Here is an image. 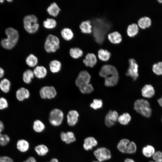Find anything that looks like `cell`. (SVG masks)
<instances>
[{
  "label": "cell",
  "mask_w": 162,
  "mask_h": 162,
  "mask_svg": "<svg viewBox=\"0 0 162 162\" xmlns=\"http://www.w3.org/2000/svg\"><path fill=\"white\" fill-rule=\"evenodd\" d=\"M91 23L92 31L95 40L99 44L103 42L105 35L110 28V25L106 20L101 18H94Z\"/></svg>",
  "instance_id": "cell-1"
},
{
  "label": "cell",
  "mask_w": 162,
  "mask_h": 162,
  "mask_svg": "<svg viewBox=\"0 0 162 162\" xmlns=\"http://www.w3.org/2000/svg\"><path fill=\"white\" fill-rule=\"evenodd\" d=\"M99 75L105 79V85L107 87L116 85L118 80L119 75L116 68L112 65L105 64L101 68Z\"/></svg>",
  "instance_id": "cell-2"
},
{
  "label": "cell",
  "mask_w": 162,
  "mask_h": 162,
  "mask_svg": "<svg viewBox=\"0 0 162 162\" xmlns=\"http://www.w3.org/2000/svg\"><path fill=\"white\" fill-rule=\"evenodd\" d=\"M5 32L7 38L2 40L1 45L5 49H11L15 46L18 41L19 37L18 32L16 29L12 27L6 28Z\"/></svg>",
  "instance_id": "cell-3"
},
{
  "label": "cell",
  "mask_w": 162,
  "mask_h": 162,
  "mask_svg": "<svg viewBox=\"0 0 162 162\" xmlns=\"http://www.w3.org/2000/svg\"><path fill=\"white\" fill-rule=\"evenodd\" d=\"M134 109L138 113L147 118H150L152 114V110L149 102L144 98L137 100L134 102Z\"/></svg>",
  "instance_id": "cell-4"
},
{
  "label": "cell",
  "mask_w": 162,
  "mask_h": 162,
  "mask_svg": "<svg viewBox=\"0 0 162 162\" xmlns=\"http://www.w3.org/2000/svg\"><path fill=\"white\" fill-rule=\"evenodd\" d=\"M24 27L28 33L33 34L38 30L39 24L37 17L34 15L30 14L25 16L23 19Z\"/></svg>",
  "instance_id": "cell-5"
},
{
  "label": "cell",
  "mask_w": 162,
  "mask_h": 162,
  "mask_svg": "<svg viewBox=\"0 0 162 162\" xmlns=\"http://www.w3.org/2000/svg\"><path fill=\"white\" fill-rule=\"evenodd\" d=\"M60 41L56 36L49 34L46 37L44 44V49L47 52H56L60 47Z\"/></svg>",
  "instance_id": "cell-6"
},
{
  "label": "cell",
  "mask_w": 162,
  "mask_h": 162,
  "mask_svg": "<svg viewBox=\"0 0 162 162\" xmlns=\"http://www.w3.org/2000/svg\"><path fill=\"white\" fill-rule=\"evenodd\" d=\"M93 154L97 160L100 162L109 160L112 157L111 153L110 150L104 147L97 148L94 151Z\"/></svg>",
  "instance_id": "cell-7"
},
{
  "label": "cell",
  "mask_w": 162,
  "mask_h": 162,
  "mask_svg": "<svg viewBox=\"0 0 162 162\" xmlns=\"http://www.w3.org/2000/svg\"><path fill=\"white\" fill-rule=\"evenodd\" d=\"M64 118L63 112L58 109H55L50 112L49 121L50 124L54 126H58L61 124Z\"/></svg>",
  "instance_id": "cell-8"
},
{
  "label": "cell",
  "mask_w": 162,
  "mask_h": 162,
  "mask_svg": "<svg viewBox=\"0 0 162 162\" xmlns=\"http://www.w3.org/2000/svg\"><path fill=\"white\" fill-rule=\"evenodd\" d=\"M129 67L126 73V75L131 77L134 80H136L139 76L138 65L136 61L131 58L129 60Z\"/></svg>",
  "instance_id": "cell-9"
},
{
  "label": "cell",
  "mask_w": 162,
  "mask_h": 162,
  "mask_svg": "<svg viewBox=\"0 0 162 162\" xmlns=\"http://www.w3.org/2000/svg\"><path fill=\"white\" fill-rule=\"evenodd\" d=\"M57 94L56 91L52 86H45L41 88L40 94L43 99H51L54 98Z\"/></svg>",
  "instance_id": "cell-10"
},
{
  "label": "cell",
  "mask_w": 162,
  "mask_h": 162,
  "mask_svg": "<svg viewBox=\"0 0 162 162\" xmlns=\"http://www.w3.org/2000/svg\"><path fill=\"white\" fill-rule=\"evenodd\" d=\"M91 78V76L88 71L82 70L80 72L76 80V85L79 87L82 85L89 83Z\"/></svg>",
  "instance_id": "cell-11"
},
{
  "label": "cell",
  "mask_w": 162,
  "mask_h": 162,
  "mask_svg": "<svg viewBox=\"0 0 162 162\" xmlns=\"http://www.w3.org/2000/svg\"><path fill=\"white\" fill-rule=\"evenodd\" d=\"M141 94L144 98H151L153 97L155 94L154 89L150 84H145L141 89Z\"/></svg>",
  "instance_id": "cell-12"
},
{
  "label": "cell",
  "mask_w": 162,
  "mask_h": 162,
  "mask_svg": "<svg viewBox=\"0 0 162 162\" xmlns=\"http://www.w3.org/2000/svg\"><path fill=\"white\" fill-rule=\"evenodd\" d=\"M98 144V141L95 138L92 136H88L84 140L83 147L86 151H88L97 146Z\"/></svg>",
  "instance_id": "cell-13"
},
{
  "label": "cell",
  "mask_w": 162,
  "mask_h": 162,
  "mask_svg": "<svg viewBox=\"0 0 162 162\" xmlns=\"http://www.w3.org/2000/svg\"><path fill=\"white\" fill-rule=\"evenodd\" d=\"M79 114L75 110L69 111L67 115V123L69 125L73 126L77 123L78 120Z\"/></svg>",
  "instance_id": "cell-14"
},
{
  "label": "cell",
  "mask_w": 162,
  "mask_h": 162,
  "mask_svg": "<svg viewBox=\"0 0 162 162\" xmlns=\"http://www.w3.org/2000/svg\"><path fill=\"white\" fill-rule=\"evenodd\" d=\"M60 137L62 141L67 144L74 142L76 140L74 134L70 131L66 132H62L60 134Z\"/></svg>",
  "instance_id": "cell-15"
},
{
  "label": "cell",
  "mask_w": 162,
  "mask_h": 162,
  "mask_svg": "<svg viewBox=\"0 0 162 162\" xmlns=\"http://www.w3.org/2000/svg\"><path fill=\"white\" fill-rule=\"evenodd\" d=\"M97 59L95 55L92 53H88L85 56L83 62L86 66L93 67L96 64Z\"/></svg>",
  "instance_id": "cell-16"
},
{
  "label": "cell",
  "mask_w": 162,
  "mask_h": 162,
  "mask_svg": "<svg viewBox=\"0 0 162 162\" xmlns=\"http://www.w3.org/2000/svg\"><path fill=\"white\" fill-rule=\"evenodd\" d=\"M81 32L83 33L89 34L92 31V26L91 21L89 20L81 22L79 25Z\"/></svg>",
  "instance_id": "cell-17"
},
{
  "label": "cell",
  "mask_w": 162,
  "mask_h": 162,
  "mask_svg": "<svg viewBox=\"0 0 162 162\" xmlns=\"http://www.w3.org/2000/svg\"><path fill=\"white\" fill-rule=\"evenodd\" d=\"M46 10L50 15L54 17L57 16L61 11L60 8L55 2L51 3Z\"/></svg>",
  "instance_id": "cell-18"
},
{
  "label": "cell",
  "mask_w": 162,
  "mask_h": 162,
  "mask_svg": "<svg viewBox=\"0 0 162 162\" xmlns=\"http://www.w3.org/2000/svg\"><path fill=\"white\" fill-rule=\"evenodd\" d=\"M130 141L126 138L121 139L118 143L117 148L118 150L121 153L126 154Z\"/></svg>",
  "instance_id": "cell-19"
},
{
  "label": "cell",
  "mask_w": 162,
  "mask_h": 162,
  "mask_svg": "<svg viewBox=\"0 0 162 162\" xmlns=\"http://www.w3.org/2000/svg\"><path fill=\"white\" fill-rule=\"evenodd\" d=\"M33 72L34 76L39 79L45 77L47 73L46 69L43 66H36L34 69Z\"/></svg>",
  "instance_id": "cell-20"
},
{
  "label": "cell",
  "mask_w": 162,
  "mask_h": 162,
  "mask_svg": "<svg viewBox=\"0 0 162 162\" xmlns=\"http://www.w3.org/2000/svg\"><path fill=\"white\" fill-rule=\"evenodd\" d=\"M108 38L112 43L115 44L119 43L122 40V35L117 31H114L109 34Z\"/></svg>",
  "instance_id": "cell-21"
},
{
  "label": "cell",
  "mask_w": 162,
  "mask_h": 162,
  "mask_svg": "<svg viewBox=\"0 0 162 162\" xmlns=\"http://www.w3.org/2000/svg\"><path fill=\"white\" fill-rule=\"evenodd\" d=\"M154 147L150 145L144 146L142 149V153L144 156L147 158L152 157L155 152Z\"/></svg>",
  "instance_id": "cell-22"
},
{
  "label": "cell",
  "mask_w": 162,
  "mask_h": 162,
  "mask_svg": "<svg viewBox=\"0 0 162 162\" xmlns=\"http://www.w3.org/2000/svg\"><path fill=\"white\" fill-rule=\"evenodd\" d=\"M16 97L19 101H21L29 98L30 94L28 89L24 88L19 89L16 92Z\"/></svg>",
  "instance_id": "cell-23"
},
{
  "label": "cell",
  "mask_w": 162,
  "mask_h": 162,
  "mask_svg": "<svg viewBox=\"0 0 162 162\" xmlns=\"http://www.w3.org/2000/svg\"><path fill=\"white\" fill-rule=\"evenodd\" d=\"M138 26L143 29L150 27L152 25V20L148 16H143L140 18L138 21Z\"/></svg>",
  "instance_id": "cell-24"
},
{
  "label": "cell",
  "mask_w": 162,
  "mask_h": 162,
  "mask_svg": "<svg viewBox=\"0 0 162 162\" xmlns=\"http://www.w3.org/2000/svg\"><path fill=\"white\" fill-rule=\"evenodd\" d=\"M61 34L62 37L67 41L71 40L74 37V34L72 30L68 27L62 28L61 31Z\"/></svg>",
  "instance_id": "cell-25"
},
{
  "label": "cell",
  "mask_w": 162,
  "mask_h": 162,
  "mask_svg": "<svg viewBox=\"0 0 162 162\" xmlns=\"http://www.w3.org/2000/svg\"><path fill=\"white\" fill-rule=\"evenodd\" d=\"M50 70L53 73H55L59 72L61 68V62L57 60L51 61L49 64Z\"/></svg>",
  "instance_id": "cell-26"
},
{
  "label": "cell",
  "mask_w": 162,
  "mask_h": 162,
  "mask_svg": "<svg viewBox=\"0 0 162 162\" xmlns=\"http://www.w3.org/2000/svg\"><path fill=\"white\" fill-rule=\"evenodd\" d=\"M138 25L135 23L129 25L127 27V32L128 35L130 37H134L139 32Z\"/></svg>",
  "instance_id": "cell-27"
},
{
  "label": "cell",
  "mask_w": 162,
  "mask_h": 162,
  "mask_svg": "<svg viewBox=\"0 0 162 162\" xmlns=\"http://www.w3.org/2000/svg\"><path fill=\"white\" fill-rule=\"evenodd\" d=\"M17 149L21 152H25L29 148V144L26 140L22 139L19 140L16 144Z\"/></svg>",
  "instance_id": "cell-28"
},
{
  "label": "cell",
  "mask_w": 162,
  "mask_h": 162,
  "mask_svg": "<svg viewBox=\"0 0 162 162\" xmlns=\"http://www.w3.org/2000/svg\"><path fill=\"white\" fill-rule=\"evenodd\" d=\"M69 53L70 56L74 59H77L81 57L83 54L82 49L78 47H72L70 49Z\"/></svg>",
  "instance_id": "cell-29"
},
{
  "label": "cell",
  "mask_w": 162,
  "mask_h": 162,
  "mask_svg": "<svg viewBox=\"0 0 162 162\" xmlns=\"http://www.w3.org/2000/svg\"><path fill=\"white\" fill-rule=\"evenodd\" d=\"M34 150L40 156H45L49 152L48 147L43 144H40L36 146Z\"/></svg>",
  "instance_id": "cell-30"
},
{
  "label": "cell",
  "mask_w": 162,
  "mask_h": 162,
  "mask_svg": "<svg viewBox=\"0 0 162 162\" xmlns=\"http://www.w3.org/2000/svg\"><path fill=\"white\" fill-rule=\"evenodd\" d=\"M4 129L3 124L0 122V145L4 146L7 145L10 140V138L7 134H2L1 132Z\"/></svg>",
  "instance_id": "cell-31"
},
{
  "label": "cell",
  "mask_w": 162,
  "mask_h": 162,
  "mask_svg": "<svg viewBox=\"0 0 162 162\" xmlns=\"http://www.w3.org/2000/svg\"><path fill=\"white\" fill-rule=\"evenodd\" d=\"M131 120V117L128 113H124L118 116V121L122 125H125L128 124Z\"/></svg>",
  "instance_id": "cell-32"
},
{
  "label": "cell",
  "mask_w": 162,
  "mask_h": 162,
  "mask_svg": "<svg viewBox=\"0 0 162 162\" xmlns=\"http://www.w3.org/2000/svg\"><path fill=\"white\" fill-rule=\"evenodd\" d=\"M111 53L106 50L100 49L98 51V56L101 60L106 61L108 60L111 56Z\"/></svg>",
  "instance_id": "cell-33"
},
{
  "label": "cell",
  "mask_w": 162,
  "mask_h": 162,
  "mask_svg": "<svg viewBox=\"0 0 162 162\" xmlns=\"http://www.w3.org/2000/svg\"><path fill=\"white\" fill-rule=\"evenodd\" d=\"M26 64L29 67L35 66L38 63V59L34 54H31L26 58Z\"/></svg>",
  "instance_id": "cell-34"
},
{
  "label": "cell",
  "mask_w": 162,
  "mask_h": 162,
  "mask_svg": "<svg viewBox=\"0 0 162 162\" xmlns=\"http://www.w3.org/2000/svg\"><path fill=\"white\" fill-rule=\"evenodd\" d=\"M56 20L52 18H47L43 22V25L45 28L48 29H53L57 25Z\"/></svg>",
  "instance_id": "cell-35"
},
{
  "label": "cell",
  "mask_w": 162,
  "mask_h": 162,
  "mask_svg": "<svg viewBox=\"0 0 162 162\" xmlns=\"http://www.w3.org/2000/svg\"><path fill=\"white\" fill-rule=\"evenodd\" d=\"M34 76L33 72L30 69H27L23 73V80L24 82L27 84H29Z\"/></svg>",
  "instance_id": "cell-36"
},
{
  "label": "cell",
  "mask_w": 162,
  "mask_h": 162,
  "mask_svg": "<svg viewBox=\"0 0 162 162\" xmlns=\"http://www.w3.org/2000/svg\"><path fill=\"white\" fill-rule=\"evenodd\" d=\"M152 70L153 72L158 76L162 75V61H159L152 65Z\"/></svg>",
  "instance_id": "cell-37"
},
{
  "label": "cell",
  "mask_w": 162,
  "mask_h": 162,
  "mask_svg": "<svg viewBox=\"0 0 162 162\" xmlns=\"http://www.w3.org/2000/svg\"><path fill=\"white\" fill-rule=\"evenodd\" d=\"M33 128L34 130L37 133H41L45 129V127L44 123L39 120L35 121L34 122Z\"/></svg>",
  "instance_id": "cell-38"
},
{
  "label": "cell",
  "mask_w": 162,
  "mask_h": 162,
  "mask_svg": "<svg viewBox=\"0 0 162 162\" xmlns=\"http://www.w3.org/2000/svg\"><path fill=\"white\" fill-rule=\"evenodd\" d=\"M10 83L7 79H4L0 83V88L2 91L5 92H8L10 88Z\"/></svg>",
  "instance_id": "cell-39"
},
{
  "label": "cell",
  "mask_w": 162,
  "mask_h": 162,
  "mask_svg": "<svg viewBox=\"0 0 162 162\" xmlns=\"http://www.w3.org/2000/svg\"><path fill=\"white\" fill-rule=\"evenodd\" d=\"M79 88L81 92L84 94L90 93L94 90L92 86L89 83L82 85Z\"/></svg>",
  "instance_id": "cell-40"
},
{
  "label": "cell",
  "mask_w": 162,
  "mask_h": 162,
  "mask_svg": "<svg viewBox=\"0 0 162 162\" xmlns=\"http://www.w3.org/2000/svg\"><path fill=\"white\" fill-rule=\"evenodd\" d=\"M110 120L115 123L118 121V113L116 111L110 110L106 116Z\"/></svg>",
  "instance_id": "cell-41"
},
{
  "label": "cell",
  "mask_w": 162,
  "mask_h": 162,
  "mask_svg": "<svg viewBox=\"0 0 162 162\" xmlns=\"http://www.w3.org/2000/svg\"><path fill=\"white\" fill-rule=\"evenodd\" d=\"M137 149L136 143L133 141H130L128 148L127 153V154H133L136 151Z\"/></svg>",
  "instance_id": "cell-42"
},
{
  "label": "cell",
  "mask_w": 162,
  "mask_h": 162,
  "mask_svg": "<svg viewBox=\"0 0 162 162\" xmlns=\"http://www.w3.org/2000/svg\"><path fill=\"white\" fill-rule=\"evenodd\" d=\"M103 105V102L101 100L94 99L90 104V106L91 108L96 110L101 108Z\"/></svg>",
  "instance_id": "cell-43"
},
{
  "label": "cell",
  "mask_w": 162,
  "mask_h": 162,
  "mask_svg": "<svg viewBox=\"0 0 162 162\" xmlns=\"http://www.w3.org/2000/svg\"><path fill=\"white\" fill-rule=\"evenodd\" d=\"M153 160L157 162H162V152L158 151L155 152L152 157Z\"/></svg>",
  "instance_id": "cell-44"
},
{
  "label": "cell",
  "mask_w": 162,
  "mask_h": 162,
  "mask_svg": "<svg viewBox=\"0 0 162 162\" xmlns=\"http://www.w3.org/2000/svg\"><path fill=\"white\" fill-rule=\"evenodd\" d=\"M8 103L6 100L3 98H0V110H3L7 108Z\"/></svg>",
  "instance_id": "cell-45"
},
{
  "label": "cell",
  "mask_w": 162,
  "mask_h": 162,
  "mask_svg": "<svg viewBox=\"0 0 162 162\" xmlns=\"http://www.w3.org/2000/svg\"><path fill=\"white\" fill-rule=\"evenodd\" d=\"M0 162H14L13 160L8 157L6 156L0 157Z\"/></svg>",
  "instance_id": "cell-46"
},
{
  "label": "cell",
  "mask_w": 162,
  "mask_h": 162,
  "mask_svg": "<svg viewBox=\"0 0 162 162\" xmlns=\"http://www.w3.org/2000/svg\"><path fill=\"white\" fill-rule=\"evenodd\" d=\"M104 122L106 125L108 127H110L113 126L115 123L110 120L106 116L105 118Z\"/></svg>",
  "instance_id": "cell-47"
},
{
  "label": "cell",
  "mask_w": 162,
  "mask_h": 162,
  "mask_svg": "<svg viewBox=\"0 0 162 162\" xmlns=\"http://www.w3.org/2000/svg\"><path fill=\"white\" fill-rule=\"evenodd\" d=\"M23 162H37V161L34 157H30Z\"/></svg>",
  "instance_id": "cell-48"
},
{
  "label": "cell",
  "mask_w": 162,
  "mask_h": 162,
  "mask_svg": "<svg viewBox=\"0 0 162 162\" xmlns=\"http://www.w3.org/2000/svg\"><path fill=\"white\" fill-rule=\"evenodd\" d=\"M124 162H136L132 158H127L125 159Z\"/></svg>",
  "instance_id": "cell-49"
},
{
  "label": "cell",
  "mask_w": 162,
  "mask_h": 162,
  "mask_svg": "<svg viewBox=\"0 0 162 162\" xmlns=\"http://www.w3.org/2000/svg\"><path fill=\"white\" fill-rule=\"evenodd\" d=\"M157 101L160 106L162 108V98H160L158 99Z\"/></svg>",
  "instance_id": "cell-50"
},
{
  "label": "cell",
  "mask_w": 162,
  "mask_h": 162,
  "mask_svg": "<svg viewBox=\"0 0 162 162\" xmlns=\"http://www.w3.org/2000/svg\"><path fill=\"white\" fill-rule=\"evenodd\" d=\"M4 73V70L0 67V78H2L3 76Z\"/></svg>",
  "instance_id": "cell-51"
},
{
  "label": "cell",
  "mask_w": 162,
  "mask_h": 162,
  "mask_svg": "<svg viewBox=\"0 0 162 162\" xmlns=\"http://www.w3.org/2000/svg\"><path fill=\"white\" fill-rule=\"evenodd\" d=\"M59 162L58 159L56 158H53L49 162Z\"/></svg>",
  "instance_id": "cell-52"
},
{
  "label": "cell",
  "mask_w": 162,
  "mask_h": 162,
  "mask_svg": "<svg viewBox=\"0 0 162 162\" xmlns=\"http://www.w3.org/2000/svg\"><path fill=\"white\" fill-rule=\"evenodd\" d=\"M158 1L159 3L162 4V0H158Z\"/></svg>",
  "instance_id": "cell-53"
},
{
  "label": "cell",
  "mask_w": 162,
  "mask_h": 162,
  "mask_svg": "<svg viewBox=\"0 0 162 162\" xmlns=\"http://www.w3.org/2000/svg\"><path fill=\"white\" fill-rule=\"evenodd\" d=\"M149 162H157L153 160H151L149 161Z\"/></svg>",
  "instance_id": "cell-54"
},
{
  "label": "cell",
  "mask_w": 162,
  "mask_h": 162,
  "mask_svg": "<svg viewBox=\"0 0 162 162\" xmlns=\"http://www.w3.org/2000/svg\"><path fill=\"white\" fill-rule=\"evenodd\" d=\"M4 1L3 0H0V2H1V3H2V2H4Z\"/></svg>",
  "instance_id": "cell-55"
},
{
  "label": "cell",
  "mask_w": 162,
  "mask_h": 162,
  "mask_svg": "<svg viewBox=\"0 0 162 162\" xmlns=\"http://www.w3.org/2000/svg\"><path fill=\"white\" fill-rule=\"evenodd\" d=\"M92 162H99L98 160H95V161H93Z\"/></svg>",
  "instance_id": "cell-56"
},
{
  "label": "cell",
  "mask_w": 162,
  "mask_h": 162,
  "mask_svg": "<svg viewBox=\"0 0 162 162\" xmlns=\"http://www.w3.org/2000/svg\"><path fill=\"white\" fill-rule=\"evenodd\" d=\"M8 2H12V0H8Z\"/></svg>",
  "instance_id": "cell-57"
},
{
  "label": "cell",
  "mask_w": 162,
  "mask_h": 162,
  "mask_svg": "<svg viewBox=\"0 0 162 162\" xmlns=\"http://www.w3.org/2000/svg\"><path fill=\"white\" fill-rule=\"evenodd\" d=\"M161 122L162 123V117L161 119Z\"/></svg>",
  "instance_id": "cell-58"
},
{
  "label": "cell",
  "mask_w": 162,
  "mask_h": 162,
  "mask_svg": "<svg viewBox=\"0 0 162 162\" xmlns=\"http://www.w3.org/2000/svg\"><path fill=\"white\" fill-rule=\"evenodd\" d=\"M161 98H162V96H161Z\"/></svg>",
  "instance_id": "cell-59"
}]
</instances>
